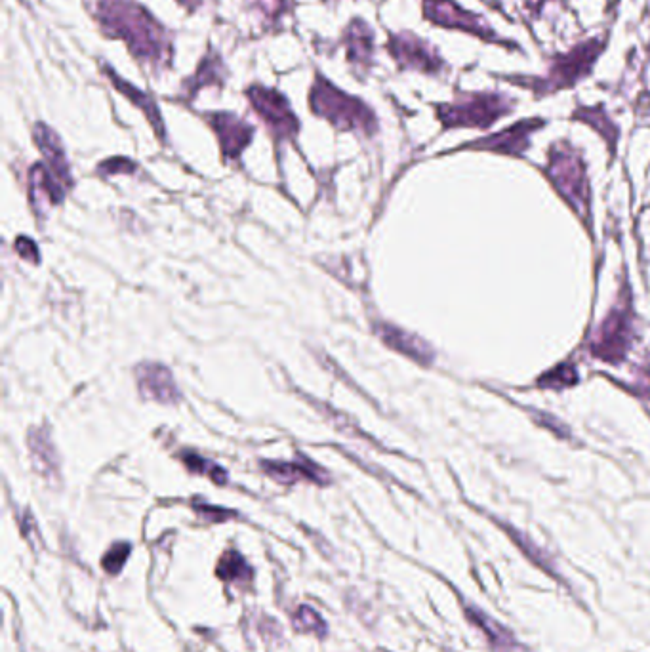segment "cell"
<instances>
[{"mask_svg": "<svg viewBox=\"0 0 650 652\" xmlns=\"http://www.w3.org/2000/svg\"><path fill=\"white\" fill-rule=\"evenodd\" d=\"M178 2L183 4L187 10H195L201 4V0H178Z\"/></svg>", "mask_w": 650, "mask_h": 652, "instance_id": "35", "label": "cell"}, {"mask_svg": "<svg viewBox=\"0 0 650 652\" xmlns=\"http://www.w3.org/2000/svg\"><path fill=\"white\" fill-rule=\"evenodd\" d=\"M102 67L103 73L109 75V79H111V82L115 84V88L121 92L122 96H126L130 102L134 103L136 107L142 109L145 119H147V121L151 123V126L155 128L157 136H159L161 140H164L163 117H161V111H159V107H157L155 100H153L149 94L142 92L140 88H136L134 84H130V82L121 79V77H119V75H117L109 65H102Z\"/></svg>", "mask_w": 650, "mask_h": 652, "instance_id": "17", "label": "cell"}, {"mask_svg": "<svg viewBox=\"0 0 650 652\" xmlns=\"http://www.w3.org/2000/svg\"><path fill=\"white\" fill-rule=\"evenodd\" d=\"M542 126H544L542 119H527L509 126L494 136H488L485 140L469 143L468 147L504 153V155H523L529 149L530 136Z\"/></svg>", "mask_w": 650, "mask_h": 652, "instance_id": "12", "label": "cell"}, {"mask_svg": "<svg viewBox=\"0 0 650 652\" xmlns=\"http://www.w3.org/2000/svg\"><path fill=\"white\" fill-rule=\"evenodd\" d=\"M33 138L46 159L48 168L56 174V178L65 185H71V172H69V163L65 157V149L61 145L60 136L46 124L37 123L33 128Z\"/></svg>", "mask_w": 650, "mask_h": 652, "instance_id": "16", "label": "cell"}, {"mask_svg": "<svg viewBox=\"0 0 650 652\" xmlns=\"http://www.w3.org/2000/svg\"><path fill=\"white\" fill-rule=\"evenodd\" d=\"M607 48V37H595L590 41L576 44L572 50L565 54H557L551 63H549L548 75L542 79H511L506 77V81L513 82L517 86H525L534 92V96H549L561 90L572 88L574 84L584 81L590 77L593 71V65L597 63V58L603 54Z\"/></svg>", "mask_w": 650, "mask_h": 652, "instance_id": "2", "label": "cell"}, {"mask_svg": "<svg viewBox=\"0 0 650 652\" xmlns=\"http://www.w3.org/2000/svg\"><path fill=\"white\" fill-rule=\"evenodd\" d=\"M506 530H508L509 538H513L515 540V544L517 546H521V550L525 551L527 555H529L530 559L536 563V565H540V567H544L546 571L549 572L548 567H546V559H544V555H540V553H536V546L530 542L529 538H525V536H521L519 532L515 529H509V527H506Z\"/></svg>", "mask_w": 650, "mask_h": 652, "instance_id": "28", "label": "cell"}, {"mask_svg": "<svg viewBox=\"0 0 650 652\" xmlns=\"http://www.w3.org/2000/svg\"><path fill=\"white\" fill-rule=\"evenodd\" d=\"M633 336V321H631L630 302L624 298L620 304L610 311L603 325L599 326L597 334L591 342V353L597 359L618 363L628 353Z\"/></svg>", "mask_w": 650, "mask_h": 652, "instance_id": "7", "label": "cell"}, {"mask_svg": "<svg viewBox=\"0 0 650 652\" xmlns=\"http://www.w3.org/2000/svg\"><path fill=\"white\" fill-rule=\"evenodd\" d=\"M466 614H468L469 620L487 635L488 641L494 645V649L509 652L517 647L513 635L504 626H500V622H496V620H492L490 616H487L485 612L479 611L475 607H468Z\"/></svg>", "mask_w": 650, "mask_h": 652, "instance_id": "20", "label": "cell"}, {"mask_svg": "<svg viewBox=\"0 0 650 652\" xmlns=\"http://www.w3.org/2000/svg\"><path fill=\"white\" fill-rule=\"evenodd\" d=\"M182 460L187 468L195 471V473H201V475L210 477V481H214L218 485H225L227 483L225 469L216 466V464H212V462H208V460H204L203 456L193 454V452H183Z\"/></svg>", "mask_w": 650, "mask_h": 652, "instance_id": "24", "label": "cell"}, {"mask_svg": "<svg viewBox=\"0 0 650 652\" xmlns=\"http://www.w3.org/2000/svg\"><path fill=\"white\" fill-rule=\"evenodd\" d=\"M546 174L559 195L576 210V214L584 222H590V184L586 164L569 143H555L551 147Z\"/></svg>", "mask_w": 650, "mask_h": 652, "instance_id": "4", "label": "cell"}, {"mask_svg": "<svg viewBox=\"0 0 650 652\" xmlns=\"http://www.w3.org/2000/svg\"><path fill=\"white\" fill-rule=\"evenodd\" d=\"M258 2L265 12V18L269 21L281 20L288 8V0H258Z\"/></svg>", "mask_w": 650, "mask_h": 652, "instance_id": "32", "label": "cell"}, {"mask_svg": "<svg viewBox=\"0 0 650 652\" xmlns=\"http://www.w3.org/2000/svg\"><path fill=\"white\" fill-rule=\"evenodd\" d=\"M21 532H23V536L31 542V544H35L37 540H39V529H37V523H35V519H33V513H25L23 517H21Z\"/></svg>", "mask_w": 650, "mask_h": 652, "instance_id": "33", "label": "cell"}, {"mask_svg": "<svg viewBox=\"0 0 650 652\" xmlns=\"http://www.w3.org/2000/svg\"><path fill=\"white\" fill-rule=\"evenodd\" d=\"M136 380L143 399L157 401L161 405H176L182 399L172 372L159 363H142L136 367Z\"/></svg>", "mask_w": 650, "mask_h": 652, "instance_id": "11", "label": "cell"}, {"mask_svg": "<svg viewBox=\"0 0 650 652\" xmlns=\"http://www.w3.org/2000/svg\"><path fill=\"white\" fill-rule=\"evenodd\" d=\"M216 572L222 580H231V582H244V580L252 578V569L248 567V563L237 551H227L220 559V565Z\"/></svg>", "mask_w": 650, "mask_h": 652, "instance_id": "23", "label": "cell"}, {"mask_svg": "<svg viewBox=\"0 0 650 652\" xmlns=\"http://www.w3.org/2000/svg\"><path fill=\"white\" fill-rule=\"evenodd\" d=\"M574 117L580 119L582 123L593 126L601 136L607 138L610 149L614 147V142H616V138H618V130H616V126L612 124V121L607 117V113H605L601 107H595V109H593V107H580V109L574 113Z\"/></svg>", "mask_w": 650, "mask_h": 652, "instance_id": "22", "label": "cell"}, {"mask_svg": "<svg viewBox=\"0 0 650 652\" xmlns=\"http://www.w3.org/2000/svg\"><path fill=\"white\" fill-rule=\"evenodd\" d=\"M650 370H647V372H643V376H641V384H639V391L645 395V397H649L650 399Z\"/></svg>", "mask_w": 650, "mask_h": 652, "instance_id": "34", "label": "cell"}, {"mask_svg": "<svg viewBox=\"0 0 650 652\" xmlns=\"http://www.w3.org/2000/svg\"><path fill=\"white\" fill-rule=\"evenodd\" d=\"M102 174L105 176H111V174H119V172H134L136 170V164L128 159H121V157H115V159H109L105 163L100 164L98 168Z\"/></svg>", "mask_w": 650, "mask_h": 652, "instance_id": "31", "label": "cell"}, {"mask_svg": "<svg viewBox=\"0 0 650 652\" xmlns=\"http://www.w3.org/2000/svg\"><path fill=\"white\" fill-rule=\"evenodd\" d=\"M206 121L216 132L220 145H222V151H224V157L229 161L239 159L241 153L248 147V143L252 142L254 128L233 113H225V111L208 113Z\"/></svg>", "mask_w": 650, "mask_h": 652, "instance_id": "10", "label": "cell"}, {"mask_svg": "<svg viewBox=\"0 0 650 652\" xmlns=\"http://www.w3.org/2000/svg\"><path fill=\"white\" fill-rule=\"evenodd\" d=\"M14 248L16 252L20 254L21 258L33 262V264H39L41 262V256H39V246L35 241H31L29 237H18L16 243H14Z\"/></svg>", "mask_w": 650, "mask_h": 652, "instance_id": "29", "label": "cell"}, {"mask_svg": "<svg viewBox=\"0 0 650 652\" xmlns=\"http://www.w3.org/2000/svg\"><path fill=\"white\" fill-rule=\"evenodd\" d=\"M294 628L300 632L315 633V635H325L326 633L325 620L311 607H300V611L294 612Z\"/></svg>", "mask_w": 650, "mask_h": 652, "instance_id": "25", "label": "cell"}, {"mask_svg": "<svg viewBox=\"0 0 650 652\" xmlns=\"http://www.w3.org/2000/svg\"><path fill=\"white\" fill-rule=\"evenodd\" d=\"M193 508H195V511L203 517V519H206V521H214V523H222V521H227L231 515H233V511H227V510H222V508H212V506H206V504H203V502H193Z\"/></svg>", "mask_w": 650, "mask_h": 652, "instance_id": "30", "label": "cell"}, {"mask_svg": "<svg viewBox=\"0 0 650 652\" xmlns=\"http://www.w3.org/2000/svg\"><path fill=\"white\" fill-rule=\"evenodd\" d=\"M222 77H224V67H222V60L216 52H210L206 58H204L195 77L189 79L185 82L189 94H195L199 88H203L206 84H222Z\"/></svg>", "mask_w": 650, "mask_h": 652, "instance_id": "21", "label": "cell"}, {"mask_svg": "<svg viewBox=\"0 0 650 652\" xmlns=\"http://www.w3.org/2000/svg\"><path fill=\"white\" fill-rule=\"evenodd\" d=\"M422 8H424V18L431 21L437 27H445V29H456V31H464L469 33L481 41L490 42V44H500V46H509V41L502 39L490 25H488L485 18L464 10L458 2L454 0H422Z\"/></svg>", "mask_w": 650, "mask_h": 652, "instance_id": "6", "label": "cell"}, {"mask_svg": "<svg viewBox=\"0 0 650 652\" xmlns=\"http://www.w3.org/2000/svg\"><path fill=\"white\" fill-rule=\"evenodd\" d=\"M376 334L382 338V342L387 347L403 353L408 359H412V361H416L420 365H431L433 351L418 336L410 334V332L399 328V326L387 325V323H378L376 325Z\"/></svg>", "mask_w": 650, "mask_h": 652, "instance_id": "14", "label": "cell"}, {"mask_svg": "<svg viewBox=\"0 0 650 652\" xmlns=\"http://www.w3.org/2000/svg\"><path fill=\"white\" fill-rule=\"evenodd\" d=\"M128 555H130V544H115L111 550L103 555V569L109 574H117L124 567Z\"/></svg>", "mask_w": 650, "mask_h": 652, "instance_id": "27", "label": "cell"}, {"mask_svg": "<svg viewBox=\"0 0 650 652\" xmlns=\"http://www.w3.org/2000/svg\"><path fill=\"white\" fill-rule=\"evenodd\" d=\"M29 195L31 199L37 197L41 193V197H44V201L50 204V206H58V204L63 203V197H65V187H63V182H60L56 178V174L46 168L44 164H35L29 172Z\"/></svg>", "mask_w": 650, "mask_h": 652, "instance_id": "19", "label": "cell"}, {"mask_svg": "<svg viewBox=\"0 0 650 652\" xmlns=\"http://www.w3.org/2000/svg\"><path fill=\"white\" fill-rule=\"evenodd\" d=\"M27 449L31 456V464L41 473L44 479L56 481L60 477V462H58V452L52 443L50 431L46 426L42 428H33L27 435Z\"/></svg>", "mask_w": 650, "mask_h": 652, "instance_id": "13", "label": "cell"}, {"mask_svg": "<svg viewBox=\"0 0 650 652\" xmlns=\"http://www.w3.org/2000/svg\"><path fill=\"white\" fill-rule=\"evenodd\" d=\"M90 16L109 39H121L130 54L163 69L172 62L168 31L136 0H86Z\"/></svg>", "mask_w": 650, "mask_h": 652, "instance_id": "1", "label": "cell"}, {"mask_svg": "<svg viewBox=\"0 0 650 652\" xmlns=\"http://www.w3.org/2000/svg\"><path fill=\"white\" fill-rule=\"evenodd\" d=\"M386 48L401 69H412L426 75H441L447 69V63L443 62L439 52L414 33L403 31L391 35Z\"/></svg>", "mask_w": 650, "mask_h": 652, "instance_id": "9", "label": "cell"}, {"mask_svg": "<svg viewBox=\"0 0 650 652\" xmlns=\"http://www.w3.org/2000/svg\"><path fill=\"white\" fill-rule=\"evenodd\" d=\"M576 382V370L570 365H561L555 370H551L546 378L540 380V386L548 388H567Z\"/></svg>", "mask_w": 650, "mask_h": 652, "instance_id": "26", "label": "cell"}, {"mask_svg": "<svg viewBox=\"0 0 650 652\" xmlns=\"http://www.w3.org/2000/svg\"><path fill=\"white\" fill-rule=\"evenodd\" d=\"M347 48V60L355 67L366 69L372 63L374 54V33L363 20H353L344 33Z\"/></svg>", "mask_w": 650, "mask_h": 652, "instance_id": "18", "label": "cell"}, {"mask_svg": "<svg viewBox=\"0 0 650 652\" xmlns=\"http://www.w3.org/2000/svg\"><path fill=\"white\" fill-rule=\"evenodd\" d=\"M262 469L269 477H273L279 483L292 485L298 481H309L315 485H326L328 483V473L325 469L319 468L315 462L300 458L298 462H262Z\"/></svg>", "mask_w": 650, "mask_h": 652, "instance_id": "15", "label": "cell"}, {"mask_svg": "<svg viewBox=\"0 0 650 652\" xmlns=\"http://www.w3.org/2000/svg\"><path fill=\"white\" fill-rule=\"evenodd\" d=\"M246 98L279 142L290 140L298 134L300 130L298 117L294 115L290 103L281 92L273 88H265L262 84H252L246 90Z\"/></svg>", "mask_w": 650, "mask_h": 652, "instance_id": "8", "label": "cell"}, {"mask_svg": "<svg viewBox=\"0 0 650 652\" xmlns=\"http://www.w3.org/2000/svg\"><path fill=\"white\" fill-rule=\"evenodd\" d=\"M435 109L445 128H488L513 111V100L496 92H475L456 102L439 103Z\"/></svg>", "mask_w": 650, "mask_h": 652, "instance_id": "5", "label": "cell"}, {"mask_svg": "<svg viewBox=\"0 0 650 652\" xmlns=\"http://www.w3.org/2000/svg\"><path fill=\"white\" fill-rule=\"evenodd\" d=\"M309 107L317 117H323L340 130H355L366 136H372L378 130L374 111L363 100L349 96L323 75H317L311 86Z\"/></svg>", "mask_w": 650, "mask_h": 652, "instance_id": "3", "label": "cell"}]
</instances>
